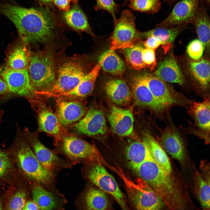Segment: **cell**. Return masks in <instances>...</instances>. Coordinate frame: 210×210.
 Wrapping results in <instances>:
<instances>
[{
	"mask_svg": "<svg viewBox=\"0 0 210 210\" xmlns=\"http://www.w3.org/2000/svg\"><path fill=\"white\" fill-rule=\"evenodd\" d=\"M0 13L16 27L19 38L28 46H48L58 36L61 25L51 10L27 8L9 3H0Z\"/></svg>",
	"mask_w": 210,
	"mask_h": 210,
	"instance_id": "1",
	"label": "cell"
},
{
	"mask_svg": "<svg viewBox=\"0 0 210 210\" xmlns=\"http://www.w3.org/2000/svg\"><path fill=\"white\" fill-rule=\"evenodd\" d=\"M131 169L152 188L170 209H184L186 203L175 180L162 169L150 156L140 164Z\"/></svg>",
	"mask_w": 210,
	"mask_h": 210,
	"instance_id": "2",
	"label": "cell"
},
{
	"mask_svg": "<svg viewBox=\"0 0 210 210\" xmlns=\"http://www.w3.org/2000/svg\"><path fill=\"white\" fill-rule=\"evenodd\" d=\"M16 135L8 151L24 175L31 180L45 185L53 179L52 172L38 161L25 137L22 130L16 124Z\"/></svg>",
	"mask_w": 210,
	"mask_h": 210,
	"instance_id": "3",
	"label": "cell"
},
{
	"mask_svg": "<svg viewBox=\"0 0 210 210\" xmlns=\"http://www.w3.org/2000/svg\"><path fill=\"white\" fill-rule=\"evenodd\" d=\"M54 144L56 151L64 155L71 163L89 165L100 163L113 172L116 169L115 167L106 162L94 144L88 143L66 129L64 128Z\"/></svg>",
	"mask_w": 210,
	"mask_h": 210,
	"instance_id": "4",
	"label": "cell"
},
{
	"mask_svg": "<svg viewBox=\"0 0 210 210\" xmlns=\"http://www.w3.org/2000/svg\"><path fill=\"white\" fill-rule=\"evenodd\" d=\"M60 58L58 59V56L54 83L48 90L38 92L44 97H53L71 90L90 71H88V63L84 55L76 54Z\"/></svg>",
	"mask_w": 210,
	"mask_h": 210,
	"instance_id": "5",
	"label": "cell"
},
{
	"mask_svg": "<svg viewBox=\"0 0 210 210\" xmlns=\"http://www.w3.org/2000/svg\"><path fill=\"white\" fill-rule=\"evenodd\" d=\"M51 46L36 51L30 50L27 70L36 92L48 90L56 80L58 56Z\"/></svg>",
	"mask_w": 210,
	"mask_h": 210,
	"instance_id": "6",
	"label": "cell"
},
{
	"mask_svg": "<svg viewBox=\"0 0 210 210\" xmlns=\"http://www.w3.org/2000/svg\"><path fill=\"white\" fill-rule=\"evenodd\" d=\"M117 174L123 181L129 202L134 209L158 210L164 205L158 195L145 182L138 176L134 181L117 166Z\"/></svg>",
	"mask_w": 210,
	"mask_h": 210,
	"instance_id": "7",
	"label": "cell"
},
{
	"mask_svg": "<svg viewBox=\"0 0 210 210\" xmlns=\"http://www.w3.org/2000/svg\"><path fill=\"white\" fill-rule=\"evenodd\" d=\"M136 19L135 16L129 10L122 11L120 18L114 22L110 49L114 51L131 47L135 42L142 38L141 32L136 27Z\"/></svg>",
	"mask_w": 210,
	"mask_h": 210,
	"instance_id": "8",
	"label": "cell"
},
{
	"mask_svg": "<svg viewBox=\"0 0 210 210\" xmlns=\"http://www.w3.org/2000/svg\"><path fill=\"white\" fill-rule=\"evenodd\" d=\"M0 76L7 85L10 99L14 97L24 98L31 106L42 97L37 93L33 87L27 69L15 70L5 67L0 70Z\"/></svg>",
	"mask_w": 210,
	"mask_h": 210,
	"instance_id": "9",
	"label": "cell"
},
{
	"mask_svg": "<svg viewBox=\"0 0 210 210\" xmlns=\"http://www.w3.org/2000/svg\"><path fill=\"white\" fill-rule=\"evenodd\" d=\"M88 166L86 176L89 181L99 189L111 195L121 209H129L125 196L115 178L106 170L104 165L95 163Z\"/></svg>",
	"mask_w": 210,
	"mask_h": 210,
	"instance_id": "10",
	"label": "cell"
},
{
	"mask_svg": "<svg viewBox=\"0 0 210 210\" xmlns=\"http://www.w3.org/2000/svg\"><path fill=\"white\" fill-rule=\"evenodd\" d=\"M68 128L78 135L98 139L106 135L107 129L102 111L94 106H90L85 116Z\"/></svg>",
	"mask_w": 210,
	"mask_h": 210,
	"instance_id": "11",
	"label": "cell"
},
{
	"mask_svg": "<svg viewBox=\"0 0 210 210\" xmlns=\"http://www.w3.org/2000/svg\"><path fill=\"white\" fill-rule=\"evenodd\" d=\"M131 85L132 97L136 105L149 108L160 117L164 115L169 108L153 96L148 87L145 75L134 77Z\"/></svg>",
	"mask_w": 210,
	"mask_h": 210,
	"instance_id": "12",
	"label": "cell"
},
{
	"mask_svg": "<svg viewBox=\"0 0 210 210\" xmlns=\"http://www.w3.org/2000/svg\"><path fill=\"white\" fill-rule=\"evenodd\" d=\"M26 139L39 162L48 170L52 172L69 165L53 152L46 147L39 140L36 132L25 127L22 130Z\"/></svg>",
	"mask_w": 210,
	"mask_h": 210,
	"instance_id": "13",
	"label": "cell"
},
{
	"mask_svg": "<svg viewBox=\"0 0 210 210\" xmlns=\"http://www.w3.org/2000/svg\"><path fill=\"white\" fill-rule=\"evenodd\" d=\"M201 0H182L177 3L168 15L156 27L169 28L193 24Z\"/></svg>",
	"mask_w": 210,
	"mask_h": 210,
	"instance_id": "14",
	"label": "cell"
},
{
	"mask_svg": "<svg viewBox=\"0 0 210 210\" xmlns=\"http://www.w3.org/2000/svg\"><path fill=\"white\" fill-rule=\"evenodd\" d=\"M148 87L154 97L169 108L178 105L187 108L192 100L176 93L157 76L145 75Z\"/></svg>",
	"mask_w": 210,
	"mask_h": 210,
	"instance_id": "15",
	"label": "cell"
},
{
	"mask_svg": "<svg viewBox=\"0 0 210 210\" xmlns=\"http://www.w3.org/2000/svg\"><path fill=\"white\" fill-rule=\"evenodd\" d=\"M44 98H42L32 107L37 119L38 128L36 132L38 134L45 132L56 140L60 138L64 128L61 125L55 113L49 105H47Z\"/></svg>",
	"mask_w": 210,
	"mask_h": 210,
	"instance_id": "16",
	"label": "cell"
},
{
	"mask_svg": "<svg viewBox=\"0 0 210 210\" xmlns=\"http://www.w3.org/2000/svg\"><path fill=\"white\" fill-rule=\"evenodd\" d=\"M169 119V124L161 130L159 136L156 139L172 158L182 161L185 152L184 137L170 118Z\"/></svg>",
	"mask_w": 210,
	"mask_h": 210,
	"instance_id": "17",
	"label": "cell"
},
{
	"mask_svg": "<svg viewBox=\"0 0 210 210\" xmlns=\"http://www.w3.org/2000/svg\"><path fill=\"white\" fill-rule=\"evenodd\" d=\"M55 98V113L61 125L65 129L80 121L87 113L83 100Z\"/></svg>",
	"mask_w": 210,
	"mask_h": 210,
	"instance_id": "18",
	"label": "cell"
},
{
	"mask_svg": "<svg viewBox=\"0 0 210 210\" xmlns=\"http://www.w3.org/2000/svg\"><path fill=\"white\" fill-rule=\"evenodd\" d=\"M210 103L209 97L201 102L192 100L187 108L188 114L194 122L195 133L207 144L210 142Z\"/></svg>",
	"mask_w": 210,
	"mask_h": 210,
	"instance_id": "19",
	"label": "cell"
},
{
	"mask_svg": "<svg viewBox=\"0 0 210 210\" xmlns=\"http://www.w3.org/2000/svg\"><path fill=\"white\" fill-rule=\"evenodd\" d=\"M108 118L114 133L122 136L131 137L134 135V118L131 109H123L112 106Z\"/></svg>",
	"mask_w": 210,
	"mask_h": 210,
	"instance_id": "20",
	"label": "cell"
},
{
	"mask_svg": "<svg viewBox=\"0 0 210 210\" xmlns=\"http://www.w3.org/2000/svg\"><path fill=\"white\" fill-rule=\"evenodd\" d=\"M101 65L99 62L74 88L68 92L55 96L53 97L77 100H84L93 90Z\"/></svg>",
	"mask_w": 210,
	"mask_h": 210,
	"instance_id": "21",
	"label": "cell"
},
{
	"mask_svg": "<svg viewBox=\"0 0 210 210\" xmlns=\"http://www.w3.org/2000/svg\"><path fill=\"white\" fill-rule=\"evenodd\" d=\"M104 90L107 97L115 104L127 106L132 100L131 91L125 81L119 79H112L104 82Z\"/></svg>",
	"mask_w": 210,
	"mask_h": 210,
	"instance_id": "22",
	"label": "cell"
},
{
	"mask_svg": "<svg viewBox=\"0 0 210 210\" xmlns=\"http://www.w3.org/2000/svg\"><path fill=\"white\" fill-rule=\"evenodd\" d=\"M30 51L29 46L19 38L7 50L6 67L15 70L27 69Z\"/></svg>",
	"mask_w": 210,
	"mask_h": 210,
	"instance_id": "23",
	"label": "cell"
},
{
	"mask_svg": "<svg viewBox=\"0 0 210 210\" xmlns=\"http://www.w3.org/2000/svg\"><path fill=\"white\" fill-rule=\"evenodd\" d=\"M63 18L67 24L74 31L85 32L93 38L96 37L86 15L76 4L69 11L64 12Z\"/></svg>",
	"mask_w": 210,
	"mask_h": 210,
	"instance_id": "24",
	"label": "cell"
},
{
	"mask_svg": "<svg viewBox=\"0 0 210 210\" xmlns=\"http://www.w3.org/2000/svg\"><path fill=\"white\" fill-rule=\"evenodd\" d=\"M155 74L158 77L164 81L180 85L184 82L183 76L172 57H168L160 62Z\"/></svg>",
	"mask_w": 210,
	"mask_h": 210,
	"instance_id": "25",
	"label": "cell"
},
{
	"mask_svg": "<svg viewBox=\"0 0 210 210\" xmlns=\"http://www.w3.org/2000/svg\"><path fill=\"white\" fill-rule=\"evenodd\" d=\"M142 141L155 162L167 173H172V166L165 151L156 140L149 134H145Z\"/></svg>",
	"mask_w": 210,
	"mask_h": 210,
	"instance_id": "26",
	"label": "cell"
},
{
	"mask_svg": "<svg viewBox=\"0 0 210 210\" xmlns=\"http://www.w3.org/2000/svg\"><path fill=\"white\" fill-rule=\"evenodd\" d=\"M199 40L204 46H209L210 17L205 6L201 1L193 23Z\"/></svg>",
	"mask_w": 210,
	"mask_h": 210,
	"instance_id": "27",
	"label": "cell"
},
{
	"mask_svg": "<svg viewBox=\"0 0 210 210\" xmlns=\"http://www.w3.org/2000/svg\"><path fill=\"white\" fill-rule=\"evenodd\" d=\"M188 25L176 26L169 28L158 27L149 31L141 32L142 38L152 36L158 38L163 46L172 44L178 35L183 30L187 28Z\"/></svg>",
	"mask_w": 210,
	"mask_h": 210,
	"instance_id": "28",
	"label": "cell"
},
{
	"mask_svg": "<svg viewBox=\"0 0 210 210\" xmlns=\"http://www.w3.org/2000/svg\"><path fill=\"white\" fill-rule=\"evenodd\" d=\"M32 194L33 200L37 204L39 210H52L60 206L57 197L40 185L33 186Z\"/></svg>",
	"mask_w": 210,
	"mask_h": 210,
	"instance_id": "29",
	"label": "cell"
},
{
	"mask_svg": "<svg viewBox=\"0 0 210 210\" xmlns=\"http://www.w3.org/2000/svg\"><path fill=\"white\" fill-rule=\"evenodd\" d=\"M106 193L99 189L91 188L83 196L84 208L87 210H107L110 208L109 201Z\"/></svg>",
	"mask_w": 210,
	"mask_h": 210,
	"instance_id": "30",
	"label": "cell"
},
{
	"mask_svg": "<svg viewBox=\"0 0 210 210\" xmlns=\"http://www.w3.org/2000/svg\"><path fill=\"white\" fill-rule=\"evenodd\" d=\"M99 62L104 71L112 75L121 76L125 70V66L122 60L114 51L110 49L101 55Z\"/></svg>",
	"mask_w": 210,
	"mask_h": 210,
	"instance_id": "31",
	"label": "cell"
},
{
	"mask_svg": "<svg viewBox=\"0 0 210 210\" xmlns=\"http://www.w3.org/2000/svg\"><path fill=\"white\" fill-rule=\"evenodd\" d=\"M126 155L129 165L132 168L143 162L150 154L143 141L138 140L127 147Z\"/></svg>",
	"mask_w": 210,
	"mask_h": 210,
	"instance_id": "32",
	"label": "cell"
},
{
	"mask_svg": "<svg viewBox=\"0 0 210 210\" xmlns=\"http://www.w3.org/2000/svg\"><path fill=\"white\" fill-rule=\"evenodd\" d=\"M190 69L194 78L203 90L208 89L210 82V63L203 59L198 62H192Z\"/></svg>",
	"mask_w": 210,
	"mask_h": 210,
	"instance_id": "33",
	"label": "cell"
},
{
	"mask_svg": "<svg viewBox=\"0 0 210 210\" xmlns=\"http://www.w3.org/2000/svg\"><path fill=\"white\" fill-rule=\"evenodd\" d=\"M143 48L141 45L135 43L131 47L122 49L126 63L132 68L139 70L146 67L142 59L141 51Z\"/></svg>",
	"mask_w": 210,
	"mask_h": 210,
	"instance_id": "34",
	"label": "cell"
},
{
	"mask_svg": "<svg viewBox=\"0 0 210 210\" xmlns=\"http://www.w3.org/2000/svg\"><path fill=\"white\" fill-rule=\"evenodd\" d=\"M195 188L197 195L204 209L210 210V183L198 172L195 175Z\"/></svg>",
	"mask_w": 210,
	"mask_h": 210,
	"instance_id": "35",
	"label": "cell"
},
{
	"mask_svg": "<svg viewBox=\"0 0 210 210\" xmlns=\"http://www.w3.org/2000/svg\"><path fill=\"white\" fill-rule=\"evenodd\" d=\"M129 6L133 10L153 14L161 8L160 0H130Z\"/></svg>",
	"mask_w": 210,
	"mask_h": 210,
	"instance_id": "36",
	"label": "cell"
},
{
	"mask_svg": "<svg viewBox=\"0 0 210 210\" xmlns=\"http://www.w3.org/2000/svg\"><path fill=\"white\" fill-rule=\"evenodd\" d=\"M27 194L23 188L15 190L8 198L4 209L6 210H22L27 201Z\"/></svg>",
	"mask_w": 210,
	"mask_h": 210,
	"instance_id": "37",
	"label": "cell"
},
{
	"mask_svg": "<svg viewBox=\"0 0 210 210\" xmlns=\"http://www.w3.org/2000/svg\"><path fill=\"white\" fill-rule=\"evenodd\" d=\"M121 6L117 4L114 0H96V4L93 8L96 11L105 10L112 16L113 22L117 19L116 14L118 12Z\"/></svg>",
	"mask_w": 210,
	"mask_h": 210,
	"instance_id": "38",
	"label": "cell"
},
{
	"mask_svg": "<svg viewBox=\"0 0 210 210\" xmlns=\"http://www.w3.org/2000/svg\"><path fill=\"white\" fill-rule=\"evenodd\" d=\"M13 167L8 151L0 148V179L5 178L10 174Z\"/></svg>",
	"mask_w": 210,
	"mask_h": 210,
	"instance_id": "39",
	"label": "cell"
},
{
	"mask_svg": "<svg viewBox=\"0 0 210 210\" xmlns=\"http://www.w3.org/2000/svg\"><path fill=\"white\" fill-rule=\"evenodd\" d=\"M204 46L198 39L192 40L187 47V52L189 57L194 60H199L203 55Z\"/></svg>",
	"mask_w": 210,
	"mask_h": 210,
	"instance_id": "40",
	"label": "cell"
},
{
	"mask_svg": "<svg viewBox=\"0 0 210 210\" xmlns=\"http://www.w3.org/2000/svg\"><path fill=\"white\" fill-rule=\"evenodd\" d=\"M142 60L146 67L153 70L157 65L155 50L146 48L141 51Z\"/></svg>",
	"mask_w": 210,
	"mask_h": 210,
	"instance_id": "41",
	"label": "cell"
},
{
	"mask_svg": "<svg viewBox=\"0 0 210 210\" xmlns=\"http://www.w3.org/2000/svg\"><path fill=\"white\" fill-rule=\"evenodd\" d=\"M10 99V94L7 85L0 76V104Z\"/></svg>",
	"mask_w": 210,
	"mask_h": 210,
	"instance_id": "42",
	"label": "cell"
},
{
	"mask_svg": "<svg viewBox=\"0 0 210 210\" xmlns=\"http://www.w3.org/2000/svg\"><path fill=\"white\" fill-rule=\"evenodd\" d=\"M144 44L146 48L155 50L161 45V43L158 38L150 36L146 38Z\"/></svg>",
	"mask_w": 210,
	"mask_h": 210,
	"instance_id": "43",
	"label": "cell"
},
{
	"mask_svg": "<svg viewBox=\"0 0 210 210\" xmlns=\"http://www.w3.org/2000/svg\"><path fill=\"white\" fill-rule=\"evenodd\" d=\"M71 1V0H52L53 4L64 12L69 10Z\"/></svg>",
	"mask_w": 210,
	"mask_h": 210,
	"instance_id": "44",
	"label": "cell"
},
{
	"mask_svg": "<svg viewBox=\"0 0 210 210\" xmlns=\"http://www.w3.org/2000/svg\"><path fill=\"white\" fill-rule=\"evenodd\" d=\"M22 210H39V208L33 200H27Z\"/></svg>",
	"mask_w": 210,
	"mask_h": 210,
	"instance_id": "45",
	"label": "cell"
},
{
	"mask_svg": "<svg viewBox=\"0 0 210 210\" xmlns=\"http://www.w3.org/2000/svg\"><path fill=\"white\" fill-rule=\"evenodd\" d=\"M208 164L203 161L201 164V168H202L203 172L204 175L205 179L210 183L209 167L208 168Z\"/></svg>",
	"mask_w": 210,
	"mask_h": 210,
	"instance_id": "46",
	"label": "cell"
},
{
	"mask_svg": "<svg viewBox=\"0 0 210 210\" xmlns=\"http://www.w3.org/2000/svg\"><path fill=\"white\" fill-rule=\"evenodd\" d=\"M39 5L48 9L52 8L53 3L52 0H36Z\"/></svg>",
	"mask_w": 210,
	"mask_h": 210,
	"instance_id": "47",
	"label": "cell"
},
{
	"mask_svg": "<svg viewBox=\"0 0 210 210\" xmlns=\"http://www.w3.org/2000/svg\"><path fill=\"white\" fill-rule=\"evenodd\" d=\"M178 0H164V1L168 4L170 5H172L176 1Z\"/></svg>",
	"mask_w": 210,
	"mask_h": 210,
	"instance_id": "48",
	"label": "cell"
},
{
	"mask_svg": "<svg viewBox=\"0 0 210 210\" xmlns=\"http://www.w3.org/2000/svg\"><path fill=\"white\" fill-rule=\"evenodd\" d=\"M4 110H0V123H1L2 120V117L4 113Z\"/></svg>",
	"mask_w": 210,
	"mask_h": 210,
	"instance_id": "49",
	"label": "cell"
},
{
	"mask_svg": "<svg viewBox=\"0 0 210 210\" xmlns=\"http://www.w3.org/2000/svg\"><path fill=\"white\" fill-rule=\"evenodd\" d=\"M3 206L1 201L0 200V210L3 209Z\"/></svg>",
	"mask_w": 210,
	"mask_h": 210,
	"instance_id": "50",
	"label": "cell"
},
{
	"mask_svg": "<svg viewBox=\"0 0 210 210\" xmlns=\"http://www.w3.org/2000/svg\"><path fill=\"white\" fill-rule=\"evenodd\" d=\"M78 0H71V1L74 4H76Z\"/></svg>",
	"mask_w": 210,
	"mask_h": 210,
	"instance_id": "51",
	"label": "cell"
},
{
	"mask_svg": "<svg viewBox=\"0 0 210 210\" xmlns=\"http://www.w3.org/2000/svg\"><path fill=\"white\" fill-rule=\"evenodd\" d=\"M204 0L205 2V3H206L207 4V5H209V4L210 0Z\"/></svg>",
	"mask_w": 210,
	"mask_h": 210,
	"instance_id": "52",
	"label": "cell"
},
{
	"mask_svg": "<svg viewBox=\"0 0 210 210\" xmlns=\"http://www.w3.org/2000/svg\"><path fill=\"white\" fill-rule=\"evenodd\" d=\"M124 1V3H126L128 2H129L130 0H122Z\"/></svg>",
	"mask_w": 210,
	"mask_h": 210,
	"instance_id": "53",
	"label": "cell"
},
{
	"mask_svg": "<svg viewBox=\"0 0 210 210\" xmlns=\"http://www.w3.org/2000/svg\"></svg>",
	"mask_w": 210,
	"mask_h": 210,
	"instance_id": "54",
	"label": "cell"
}]
</instances>
